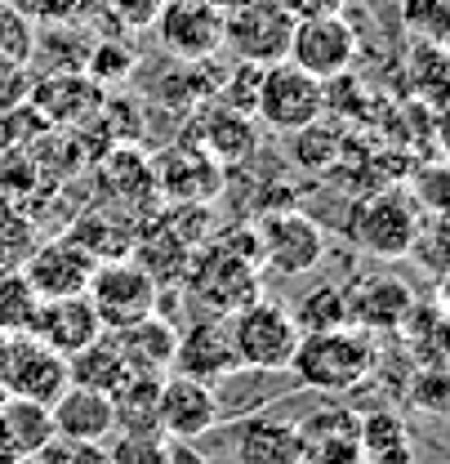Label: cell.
I'll list each match as a JSON object with an SVG mask.
<instances>
[{"label": "cell", "mask_w": 450, "mask_h": 464, "mask_svg": "<svg viewBox=\"0 0 450 464\" xmlns=\"http://www.w3.org/2000/svg\"><path fill=\"white\" fill-rule=\"evenodd\" d=\"M375 366H379V344L357 326L299 335V348L290 357V375L312 393H352L375 375Z\"/></svg>", "instance_id": "6da1fadb"}, {"label": "cell", "mask_w": 450, "mask_h": 464, "mask_svg": "<svg viewBox=\"0 0 450 464\" xmlns=\"http://www.w3.org/2000/svg\"><path fill=\"white\" fill-rule=\"evenodd\" d=\"M259 282H263V268L241 259L236 250H227L224 241H201L187 259V273H183V286L210 317H232L241 313L245 304L259 299Z\"/></svg>", "instance_id": "7a4b0ae2"}, {"label": "cell", "mask_w": 450, "mask_h": 464, "mask_svg": "<svg viewBox=\"0 0 450 464\" xmlns=\"http://www.w3.org/2000/svg\"><path fill=\"white\" fill-rule=\"evenodd\" d=\"M419 224H424V201L406 188H384L357 201L348 237L375 259H401L410 255Z\"/></svg>", "instance_id": "3957f363"}, {"label": "cell", "mask_w": 450, "mask_h": 464, "mask_svg": "<svg viewBox=\"0 0 450 464\" xmlns=\"http://www.w3.org/2000/svg\"><path fill=\"white\" fill-rule=\"evenodd\" d=\"M227 335H232L241 371H263V375L290 371V357L299 348V326H294L290 308L263 299V295L227 317Z\"/></svg>", "instance_id": "277c9868"}, {"label": "cell", "mask_w": 450, "mask_h": 464, "mask_svg": "<svg viewBox=\"0 0 450 464\" xmlns=\"http://www.w3.org/2000/svg\"><path fill=\"white\" fill-rule=\"evenodd\" d=\"M85 299L94 304L103 331H120V326H134L152 313H161V290L157 282L125 255V259H103L85 286Z\"/></svg>", "instance_id": "5b68a950"}, {"label": "cell", "mask_w": 450, "mask_h": 464, "mask_svg": "<svg viewBox=\"0 0 450 464\" xmlns=\"http://www.w3.org/2000/svg\"><path fill=\"white\" fill-rule=\"evenodd\" d=\"M326 112V81L299 72L294 63H273L259 76V99H254V116L268 130L294 134Z\"/></svg>", "instance_id": "8992f818"}, {"label": "cell", "mask_w": 450, "mask_h": 464, "mask_svg": "<svg viewBox=\"0 0 450 464\" xmlns=\"http://www.w3.org/2000/svg\"><path fill=\"white\" fill-rule=\"evenodd\" d=\"M0 389L5 398H27V402L54 406V398L67 389V357L41 344L36 335H5L0 348Z\"/></svg>", "instance_id": "52a82bcc"}, {"label": "cell", "mask_w": 450, "mask_h": 464, "mask_svg": "<svg viewBox=\"0 0 450 464\" xmlns=\"http://www.w3.org/2000/svg\"><path fill=\"white\" fill-rule=\"evenodd\" d=\"M259 241H263V268H273L282 277H303L326 259V232L299 206L268 210L259 219Z\"/></svg>", "instance_id": "ba28073f"}, {"label": "cell", "mask_w": 450, "mask_h": 464, "mask_svg": "<svg viewBox=\"0 0 450 464\" xmlns=\"http://www.w3.org/2000/svg\"><path fill=\"white\" fill-rule=\"evenodd\" d=\"M290 32H294V14L282 0H245L236 14H224V41L241 54V63H259V67L285 63Z\"/></svg>", "instance_id": "9c48e42d"}, {"label": "cell", "mask_w": 450, "mask_h": 464, "mask_svg": "<svg viewBox=\"0 0 450 464\" xmlns=\"http://www.w3.org/2000/svg\"><path fill=\"white\" fill-rule=\"evenodd\" d=\"M352 58H357V32L339 14L294 18L285 63H294L299 72H308L317 81H339V76H348Z\"/></svg>", "instance_id": "30bf717a"}, {"label": "cell", "mask_w": 450, "mask_h": 464, "mask_svg": "<svg viewBox=\"0 0 450 464\" xmlns=\"http://www.w3.org/2000/svg\"><path fill=\"white\" fill-rule=\"evenodd\" d=\"M18 268H23L27 286L36 290V299H67V295H85L99 259L81 241H72L67 232H58V237L36 241Z\"/></svg>", "instance_id": "8fae6325"}, {"label": "cell", "mask_w": 450, "mask_h": 464, "mask_svg": "<svg viewBox=\"0 0 450 464\" xmlns=\"http://www.w3.org/2000/svg\"><path fill=\"white\" fill-rule=\"evenodd\" d=\"M152 27L161 45L183 63H206L224 45V9L210 0H161V14Z\"/></svg>", "instance_id": "7c38bea8"}, {"label": "cell", "mask_w": 450, "mask_h": 464, "mask_svg": "<svg viewBox=\"0 0 450 464\" xmlns=\"http://www.w3.org/2000/svg\"><path fill=\"white\" fill-rule=\"evenodd\" d=\"M152 183L166 201H215L224 192V166L192 139H178L152 161Z\"/></svg>", "instance_id": "4fadbf2b"}, {"label": "cell", "mask_w": 450, "mask_h": 464, "mask_svg": "<svg viewBox=\"0 0 450 464\" xmlns=\"http://www.w3.org/2000/svg\"><path fill=\"white\" fill-rule=\"evenodd\" d=\"M299 451L312 464H361V415L352 406L326 402L308 411L299 424Z\"/></svg>", "instance_id": "5bb4252c"}, {"label": "cell", "mask_w": 450, "mask_h": 464, "mask_svg": "<svg viewBox=\"0 0 450 464\" xmlns=\"http://www.w3.org/2000/svg\"><path fill=\"white\" fill-rule=\"evenodd\" d=\"M224 406H219V393L215 384H201V380H187V375H174L169 371L161 380V406H157V429L161 438H201L219 424Z\"/></svg>", "instance_id": "9a60e30c"}, {"label": "cell", "mask_w": 450, "mask_h": 464, "mask_svg": "<svg viewBox=\"0 0 450 464\" xmlns=\"http://www.w3.org/2000/svg\"><path fill=\"white\" fill-rule=\"evenodd\" d=\"M236 371H241V362H236V348L227 335V317H201L187 331H178L174 375H187L201 384H224Z\"/></svg>", "instance_id": "2e32d148"}, {"label": "cell", "mask_w": 450, "mask_h": 464, "mask_svg": "<svg viewBox=\"0 0 450 464\" xmlns=\"http://www.w3.org/2000/svg\"><path fill=\"white\" fill-rule=\"evenodd\" d=\"M27 335H36L41 344H50L54 353L72 357L85 344H94L103 335V322L94 313V304L85 295H67V299H41L36 313H32V326Z\"/></svg>", "instance_id": "e0dca14e"}, {"label": "cell", "mask_w": 450, "mask_h": 464, "mask_svg": "<svg viewBox=\"0 0 450 464\" xmlns=\"http://www.w3.org/2000/svg\"><path fill=\"white\" fill-rule=\"evenodd\" d=\"M192 139L201 152H210L219 166H236L254 152L259 143V130H254V116L236 112L227 103H196V116H192V130L183 134Z\"/></svg>", "instance_id": "ac0fdd59"}, {"label": "cell", "mask_w": 450, "mask_h": 464, "mask_svg": "<svg viewBox=\"0 0 450 464\" xmlns=\"http://www.w3.org/2000/svg\"><path fill=\"white\" fill-rule=\"evenodd\" d=\"M348 299V326L375 335V331H401L410 304H415V290L397 277H357L352 286H343Z\"/></svg>", "instance_id": "d6986e66"}, {"label": "cell", "mask_w": 450, "mask_h": 464, "mask_svg": "<svg viewBox=\"0 0 450 464\" xmlns=\"http://www.w3.org/2000/svg\"><path fill=\"white\" fill-rule=\"evenodd\" d=\"M112 335H116V348H120L129 375H169V371H174L178 331H174V322H166L161 313H152V317H143V322H134V326H120Z\"/></svg>", "instance_id": "ffe728a7"}, {"label": "cell", "mask_w": 450, "mask_h": 464, "mask_svg": "<svg viewBox=\"0 0 450 464\" xmlns=\"http://www.w3.org/2000/svg\"><path fill=\"white\" fill-rule=\"evenodd\" d=\"M99 103H103V90L85 72H50L45 81L32 85V108L41 112L45 125H72L81 116L99 112Z\"/></svg>", "instance_id": "44dd1931"}, {"label": "cell", "mask_w": 450, "mask_h": 464, "mask_svg": "<svg viewBox=\"0 0 450 464\" xmlns=\"http://www.w3.org/2000/svg\"><path fill=\"white\" fill-rule=\"evenodd\" d=\"M50 415H54V438H67V442H103L116 429L112 398L81 384H67L54 398Z\"/></svg>", "instance_id": "7402d4cb"}, {"label": "cell", "mask_w": 450, "mask_h": 464, "mask_svg": "<svg viewBox=\"0 0 450 464\" xmlns=\"http://www.w3.org/2000/svg\"><path fill=\"white\" fill-rule=\"evenodd\" d=\"M192 250H196V246H187L183 237H174V232L157 219V224H148V228L134 237L129 259L157 282V290H178L183 286V273H187Z\"/></svg>", "instance_id": "603a6c76"}, {"label": "cell", "mask_w": 450, "mask_h": 464, "mask_svg": "<svg viewBox=\"0 0 450 464\" xmlns=\"http://www.w3.org/2000/svg\"><path fill=\"white\" fill-rule=\"evenodd\" d=\"M236 464H299L303 451H299V433L290 420H277V415H254L236 429Z\"/></svg>", "instance_id": "cb8c5ba5"}, {"label": "cell", "mask_w": 450, "mask_h": 464, "mask_svg": "<svg viewBox=\"0 0 450 464\" xmlns=\"http://www.w3.org/2000/svg\"><path fill=\"white\" fill-rule=\"evenodd\" d=\"M161 380L166 375H125L112 393V420L120 433H161L157 406H161Z\"/></svg>", "instance_id": "d4e9b609"}, {"label": "cell", "mask_w": 450, "mask_h": 464, "mask_svg": "<svg viewBox=\"0 0 450 464\" xmlns=\"http://www.w3.org/2000/svg\"><path fill=\"white\" fill-rule=\"evenodd\" d=\"M125 375L129 371H125V357L116 348L112 331H103L94 344H85L81 353L67 357V384H81V389H94V393H112Z\"/></svg>", "instance_id": "484cf974"}, {"label": "cell", "mask_w": 450, "mask_h": 464, "mask_svg": "<svg viewBox=\"0 0 450 464\" xmlns=\"http://www.w3.org/2000/svg\"><path fill=\"white\" fill-rule=\"evenodd\" d=\"M62 232H67L72 241H81L99 264H103V259H125V255L134 250V237H139L129 219L108 215V210H85L81 219H72Z\"/></svg>", "instance_id": "4316f807"}, {"label": "cell", "mask_w": 450, "mask_h": 464, "mask_svg": "<svg viewBox=\"0 0 450 464\" xmlns=\"http://www.w3.org/2000/svg\"><path fill=\"white\" fill-rule=\"evenodd\" d=\"M415 442L397 411H366L361 415V464H410Z\"/></svg>", "instance_id": "83f0119b"}, {"label": "cell", "mask_w": 450, "mask_h": 464, "mask_svg": "<svg viewBox=\"0 0 450 464\" xmlns=\"http://www.w3.org/2000/svg\"><path fill=\"white\" fill-rule=\"evenodd\" d=\"M0 420H5V429H9V438H14V447H18L23 460H32L41 447L54 442V415H50L45 402L5 398V402H0Z\"/></svg>", "instance_id": "f1b7e54d"}, {"label": "cell", "mask_w": 450, "mask_h": 464, "mask_svg": "<svg viewBox=\"0 0 450 464\" xmlns=\"http://www.w3.org/2000/svg\"><path fill=\"white\" fill-rule=\"evenodd\" d=\"M299 335H321V331H339L348 326V299H343V286L335 282H321L312 286L294 308H290Z\"/></svg>", "instance_id": "f546056e"}, {"label": "cell", "mask_w": 450, "mask_h": 464, "mask_svg": "<svg viewBox=\"0 0 450 464\" xmlns=\"http://www.w3.org/2000/svg\"><path fill=\"white\" fill-rule=\"evenodd\" d=\"M36 290L27 286L18 264H0V335H23L36 313Z\"/></svg>", "instance_id": "4dcf8cb0"}, {"label": "cell", "mask_w": 450, "mask_h": 464, "mask_svg": "<svg viewBox=\"0 0 450 464\" xmlns=\"http://www.w3.org/2000/svg\"><path fill=\"white\" fill-rule=\"evenodd\" d=\"M290 152H294V161H299L308 174H326L339 161L343 143H339L335 130H326L321 121H312V125L294 130V148H290Z\"/></svg>", "instance_id": "1f68e13d"}, {"label": "cell", "mask_w": 450, "mask_h": 464, "mask_svg": "<svg viewBox=\"0 0 450 464\" xmlns=\"http://www.w3.org/2000/svg\"><path fill=\"white\" fill-rule=\"evenodd\" d=\"M446 393H450L446 366H415V375H410V384H406L401 398H410L428 415H446Z\"/></svg>", "instance_id": "d6a6232c"}, {"label": "cell", "mask_w": 450, "mask_h": 464, "mask_svg": "<svg viewBox=\"0 0 450 464\" xmlns=\"http://www.w3.org/2000/svg\"><path fill=\"white\" fill-rule=\"evenodd\" d=\"M14 9L23 18H36V23L54 27V23H85L90 14L103 9V0H18Z\"/></svg>", "instance_id": "836d02e7"}, {"label": "cell", "mask_w": 450, "mask_h": 464, "mask_svg": "<svg viewBox=\"0 0 450 464\" xmlns=\"http://www.w3.org/2000/svg\"><path fill=\"white\" fill-rule=\"evenodd\" d=\"M36 241H41V237L32 228V219H23L18 210L0 206V264H23Z\"/></svg>", "instance_id": "e575fe53"}, {"label": "cell", "mask_w": 450, "mask_h": 464, "mask_svg": "<svg viewBox=\"0 0 450 464\" xmlns=\"http://www.w3.org/2000/svg\"><path fill=\"white\" fill-rule=\"evenodd\" d=\"M401 23L419 36V41H437L446 36V0H401Z\"/></svg>", "instance_id": "d590c367"}, {"label": "cell", "mask_w": 450, "mask_h": 464, "mask_svg": "<svg viewBox=\"0 0 450 464\" xmlns=\"http://www.w3.org/2000/svg\"><path fill=\"white\" fill-rule=\"evenodd\" d=\"M112 464H166V438L161 433H120L108 447Z\"/></svg>", "instance_id": "8d00e7d4"}, {"label": "cell", "mask_w": 450, "mask_h": 464, "mask_svg": "<svg viewBox=\"0 0 450 464\" xmlns=\"http://www.w3.org/2000/svg\"><path fill=\"white\" fill-rule=\"evenodd\" d=\"M32 54V32H27V18L14 9V5H0V63H14L23 67Z\"/></svg>", "instance_id": "74e56055"}, {"label": "cell", "mask_w": 450, "mask_h": 464, "mask_svg": "<svg viewBox=\"0 0 450 464\" xmlns=\"http://www.w3.org/2000/svg\"><path fill=\"white\" fill-rule=\"evenodd\" d=\"M32 464H112L108 460V447L103 442H67V438H54L50 447H41Z\"/></svg>", "instance_id": "f35d334b"}, {"label": "cell", "mask_w": 450, "mask_h": 464, "mask_svg": "<svg viewBox=\"0 0 450 464\" xmlns=\"http://www.w3.org/2000/svg\"><path fill=\"white\" fill-rule=\"evenodd\" d=\"M259 76H263V67H259V63H241V67H236V76L219 81V94H224L227 108H236V112H250V116H254V99H259Z\"/></svg>", "instance_id": "ab89813d"}, {"label": "cell", "mask_w": 450, "mask_h": 464, "mask_svg": "<svg viewBox=\"0 0 450 464\" xmlns=\"http://www.w3.org/2000/svg\"><path fill=\"white\" fill-rule=\"evenodd\" d=\"M103 9H112L116 18H120V27L134 32V27H152L157 23L161 0H103Z\"/></svg>", "instance_id": "60d3db41"}, {"label": "cell", "mask_w": 450, "mask_h": 464, "mask_svg": "<svg viewBox=\"0 0 450 464\" xmlns=\"http://www.w3.org/2000/svg\"><path fill=\"white\" fill-rule=\"evenodd\" d=\"M166 464H210L201 451H192V442L183 438H166Z\"/></svg>", "instance_id": "b9f144b4"}, {"label": "cell", "mask_w": 450, "mask_h": 464, "mask_svg": "<svg viewBox=\"0 0 450 464\" xmlns=\"http://www.w3.org/2000/svg\"><path fill=\"white\" fill-rule=\"evenodd\" d=\"M294 18H312V14H335L343 0H282Z\"/></svg>", "instance_id": "7bdbcfd3"}, {"label": "cell", "mask_w": 450, "mask_h": 464, "mask_svg": "<svg viewBox=\"0 0 450 464\" xmlns=\"http://www.w3.org/2000/svg\"><path fill=\"white\" fill-rule=\"evenodd\" d=\"M18 447H14V438H9V429H5V420H0V464H18Z\"/></svg>", "instance_id": "ee69618b"}, {"label": "cell", "mask_w": 450, "mask_h": 464, "mask_svg": "<svg viewBox=\"0 0 450 464\" xmlns=\"http://www.w3.org/2000/svg\"><path fill=\"white\" fill-rule=\"evenodd\" d=\"M0 348H5V335H0ZM0 402H5V389H0Z\"/></svg>", "instance_id": "f6af8a7d"}, {"label": "cell", "mask_w": 450, "mask_h": 464, "mask_svg": "<svg viewBox=\"0 0 450 464\" xmlns=\"http://www.w3.org/2000/svg\"><path fill=\"white\" fill-rule=\"evenodd\" d=\"M18 464H32V460H18Z\"/></svg>", "instance_id": "bcb514c9"}, {"label": "cell", "mask_w": 450, "mask_h": 464, "mask_svg": "<svg viewBox=\"0 0 450 464\" xmlns=\"http://www.w3.org/2000/svg\"><path fill=\"white\" fill-rule=\"evenodd\" d=\"M299 464H312V460H299Z\"/></svg>", "instance_id": "7dc6e473"}]
</instances>
